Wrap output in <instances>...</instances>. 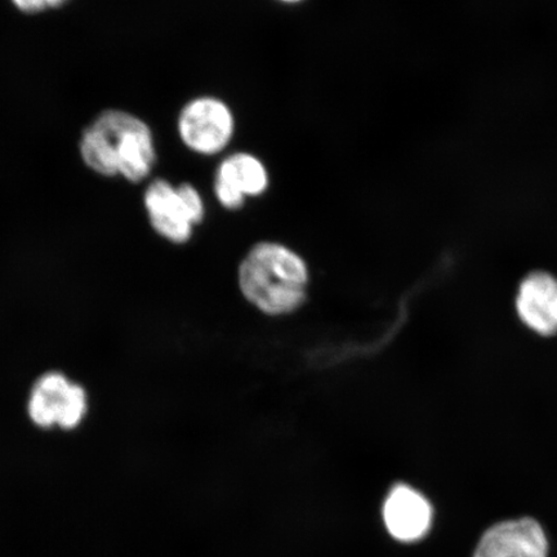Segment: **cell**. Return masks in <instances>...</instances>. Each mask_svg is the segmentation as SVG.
I'll return each instance as SVG.
<instances>
[{
    "mask_svg": "<svg viewBox=\"0 0 557 557\" xmlns=\"http://www.w3.org/2000/svg\"><path fill=\"white\" fill-rule=\"evenodd\" d=\"M81 154L101 176L139 183L156 164L154 138L148 124L121 110L104 111L83 134Z\"/></svg>",
    "mask_w": 557,
    "mask_h": 557,
    "instance_id": "6da1fadb",
    "label": "cell"
},
{
    "mask_svg": "<svg viewBox=\"0 0 557 557\" xmlns=\"http://www.w3.org/2000/svg\"><path fill=\"white\" fill-rule=\"evenodd\" d=\"M309 268L301 256L283 244L262 242L240 263L242 294L267 315H288L308 295Z\"/></svg>",
    "mask_w": 557,
    "mask_h": 557,
    "instance_id": "7a4b0ae2",
    "label": "cell"
},
{
    "mask_svg": "<svg viewBox=\"0 0 557 557\" xmlns=\"http://www.w3.org/2000/svg\"><path fill=\"white\" fill-rule=\"evenodd\" d=\"M235 120L224 101L199 97L186 104L178 116V135L200 156L219 154L232 141Z\"/></svg>",
    "mask_w": 557,
    "mask_h": 557,
    "instance_id": "3957f363",
    "label": "cell"
},
{
    "mask_svg": "<svg viewBox=\"0 0 557 557\" xmlns=\"http://www.w3.org/2000/svg\"><path fill=\"white\" fill-rule=\"evenodd\" d=\"M383 524L396 541H420L433 524V507L429 500L407 484H398L388 492L382 507Z\"/></svg>",
    "mask_w": 557,
    "mask_h": 557,
    "instance_id": "277c9868",
    "label": "cell"
},
{
    "mask_svg": "<svg viewBox=\"0 0 557 557\" xmlns=\"http://www.w3.org/2000/svg\"><path fill=\"white\" fill-rule=\"evenodd\" d=\"M545 532L533 519L499 522L487 529L473 557H547Z\"/></svg>",
    "mask_w": 557,
    "mask_h": 557,
    "instance_id": "5b68a950",
    "label": "cell"
},
{
    "mask_svg": "<svg viewBox=\"0 0 557 557\" xmlns=\"http://www.w3.org/2000/svg\"><path fill=\"white\" fill-rule=\"evenodd\" d=\"M145 207L151 226L160 236L176 244L191 238L194 222L177 187L169 181L157 180L148 187L145 193Z\"/></svg>",
    "mask_w": 557,
    "mask_h": 557,
    "instance_id": "8992f818",
    "label": "cell"
},
{
    "mask_svg": "<svg viewBox=\"0 0 557 557\" xmlns=\"http://www.w3.org/2000/svg\"><path fill=\"white\" fill-rule=\"evenodd\" d=\"M521 322L542 336L557 333V281L546 273H533L522 281L517 298Z\"/></svg>",
    "mask_w": 557,
    "mask_h": 557,
    "instance_id": "52a82bcc",
    "label": "cell"
},
{
    "mask_svg": "<svg viewBox=\"0 0 557 557\" xmlns=\"http://www.w3.org/2000/svg\"><path fill=\"white\" fill-rule=\"evenodd\" d=\"M242 191L244 197H260L269 187V172L259 158L239 152L219 166L218 174Z\"/></svg>",
    "mask_w": 557,
    "mask_h": 557,
    "instance_id": "ba28073f",
    "label": "cell"
},
{
    "mask_svg": "<svg viewBox=\"0 0 557 557\" xmlns=\"http://www.w3.org/2000/svg\"><path fill=\"white\" fill-rule=\"evenodd\" d=\"M72 385L60 373H48L35 385L29 403V413L40 428L58 424L59 408L67 388Z\"/></svg>",
    "mask_w": 557,
    "mask_h": 557,
    "instance_id": "9c48e42d",
    "label": "cell"
},
{
    "mask_svg": "<svg viewBox=\"0 0 557 557\" xmlns=\"http://www.w3.org/2000/svg\"><path fill=\"white\" fill-rule=\"evenodd\" d=\"M86 408L87 399L85 389L78 385H70L60 404L58 416L59 426L65 430H72L78 426L83 416L86 413Z\"/></svg>",
    "mask_w": 557,
    "mask_h": 557,
    "instance_id": "30bf717a",
    "label": "cell"
},
{
    "mask_svg": "<svg viewBox=\"0 0 557 557\" xmlns=\"http://www.w3.org/2000/svg\"><path fill=\"white\" fill-rule=\"evenodd\" d=\"M214 193L220 205L227 209H239L243 207L244 201H246V197H244L242 191L220 176H215Z\"/></svg>",
    "mask_w": 557,
    "mask_h": 557,
    "instance_id": "8fae6325",
    "label": "cell"
},
{
    "mask_svg": "<svg viewBox=\"0 0 557 557\" xmlns=\"http://www.w3.org/2000/svg\"><path fill=\"white\" fill-rule=\"evenodd\" d=\"M177 189L194 225H198L199 222L203 221L206 213L203 199H201L199 191L189 184L181 185Z\"/></svg>",
    "mask_w": 557,
    "mask_h": 557,
    "instance_id": "7c38bea8",
    "label": "cell"
},
{
    "mask_svg": "<svg viewBox=\"0 0 557 557\" xmlns=\"http://www.w3.org/2000/svg\"><path fill=\"white\" fill-rule=\"evenodd\" d=\"M66 2L67 0H12V3L25 13H38L59 9V7L64 5Z\"/></svg>",
    "mask_w": 557,
    "mask_h": 557,
    "instance_id": "4fadbf2b",
    "label": "cell"
},
{
    "mask_svg": "<svg viewBox=\"0 0 557 557\" xmlns=\"http://www.w3.org/2000/svg\"><path fill=\"white\" fill-rule=\"evenodd\" d=\"M278 2L292 4L302 2V0H278Z\"/></svg>",
    "mask_w": 557,
    "mask_h": 557,
    "instance_id": "5bb4252c",
    "label": "cell"
}]
</instances>
